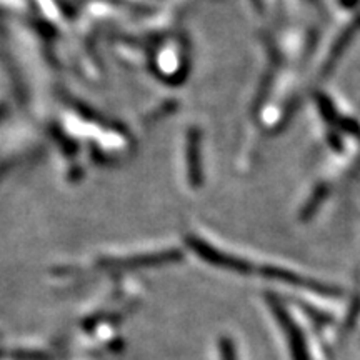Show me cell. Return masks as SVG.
Listing matches in <instances>:
<instances>
[{
	"label": "cell",
	"instance_id": "6da1fadb",
	"mask_svg": "<svg viewBox=\"0 0 360 360\" xmlns=\"http://www.w3.org/2000/svg\"><path fill=\"white\" fill-rule=\"evenodd\" d=\"M276 310H277L278 322L282 323L283 328H285V332H287V340H289L292 359H294V360H309L307 347H305V340H304L302 332L299 330V327H297L295 323L290 321L289 315L283 312L282 309L277 307Z\"/></svg>",
	"mask_w": 360,
	"mask_h": 360
},
{
	"label": "cell",
	"instance_id": "7a4b0ae2",
	"mask_svg": "<svg viewBox=\"0 0 360 360\" xmlns=\"http://www.w3.org/2000/svg\"><path fill=\"white\" fill-rule=\"evenodd\" d=\"M220 357L222 360H236V350L231 339H222L220 342Z\"/></svg>",
	"mask_w": 360,
	"mask_h": 360
}]
</instances>
